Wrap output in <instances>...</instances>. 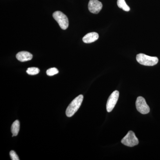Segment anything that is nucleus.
<instances>
[{
  "mask_svg": "<svg viewBox=\"0 0 160 160\" xmlns=\"http://www.w3.org/2000/svg\"><path fill=\"white\" fill-rule=\"evenodd\" d=\"M20 122L18 120H16L12 123L11 126V132L12 133V137L16 136L18 135L20 130Z\"/></svg>",
  "mask_w": 160,
  "mask_h": 160,
  "instance_id": "10",
  "label": "nucleus"
},
{
  "mask_svg": "<svg viewBox=\"0 0 160 160\" xmlns=\"http://www.w3.org/2000/svg\"><path fill=\"white\" fill-rule=\"evenodd\" d=\"M10 156L11 158V159L12 160H19L20 159L18 157V155L16 154L15 152L13 150H11L10 152Z\"/></svg>",
  "mask_w": 160,
  "mask_h": 160,
  "instance_id": "14",
  "label": "nucleus"
},
{
  "mask_svg": "<svg viewBox=\"0 0 160 160\" xmlns=\"http://www.w3.org/2000/svg\"><path fill=\"white\" fill-rule=\"evenodd\" d=\"M59 72L58 69L56 68H52L48 69L46 71V74L49 76H52L54 75L58 74Z\"/></svg>",
  "mask_w": 160,
  "mask_h": 160,
  "instance_id": "13",
  "label": "nucleus"
},
{
  "mask_svg": "<svg viewBox=\"0 0 160 160\" xmlns=\"http://www.w3.org/2000/svg\"><path fill=\"white\" fill-rule=\"evenodd\" d=\"M136 60L141 65L145 66H153L158 64V59L156 57H151L143 53H139L136 57Z\"/></svg>",
  "mask_w": 160,
  "mask_h": 160,
  "instance_id": "2",
  "label": "nucleus"
},
{
  "mask_svg": "<svg viewBox=\"0 0 160 160\" xmlns=\"http://www.w3.org/2000/svg\"><path fill=\"white\" fill-rule=\"evenodd\" d=\"M40 70L38 68L36 67H30L27 69L26 72L30 75H35L38 74Z\"/></svg>",
  "mask_w": 160,
  "mask_h": 160,
  "instance_id": "12",
  "label": "nucleus"
},
{
  "mask_svg": "<svg viewBox=\"0 0 160 160\" xmlns=\"http://www.w3.org/2000/svg\"><path fill=\"white\" fill-rule=\"evenodd\" d=\"M136 106L138 111L143 114H146L150 112V108L146 102L145 98L138 97L136 102Z\"/></svg>",
  "mask_w": 160,
  "mask_h": 160,
  "instance_id": "5",
  "label": "nucleus"
},
{
  "mask_svg": "<svg viewBox=\"0 0 160 160\" xmlns=\"http://www.w3.org/2000/svg\"><path fill=\"white\" fill-rule=\"evenodd\" d=\"M16 58L21 62L30 61L32 58V55L30 52L27 51H21L16 55Z\"/></svg>",
  "mask_w": 160,
  "mask_h": 160,
  "instance_id": "8",
  "label": "nucleus"
},
{
  "mask_svg": "<svg viewBox=\"0 0 160 160\" xmlns=\"http://www.w3.org/2000/svg\"><path fill=\"white\" fill-rule=\"evenodd\" d=\"M83 98L82 95H80L69 104L66 110V115L68 117H72L78 110L82 102Z\"/></svg>",
  "mask_w": 160,
  "mask_h": 160,
  "instance_id": "1",
  "label": "nucleus"
},
{
  "mask_svg": "<svg viewBox=\"0 0 160 160\" xmlns=\"http://www.w3.org/2000/svg\"><path fill=\"white\" fill-rule=\"evenodd\" d=\"M102 4L98 0H90L88 5L89 11L92 13L97 14L102 8Z\"/></svg>",
  "mask_w": 160,
  "mask_h": 160,
  "instance_id": "7",
  "label": "nucleus"
},
{
  "mask_svg": "<svg viewBox=\"0 0 160 160\" xmlns=\"http://www.w3.org/2000/svg\"><path fill=\"white\" fill-rule=\"evenodd\" d=\"M55 20L58 23L62 29L65 30L69 26V20L66 15L61 11H56L52 14Z\"/></svg>",
  "mask_w": 160,
  "mask_h": 160,
  "instance_id": "3",
  "label": "nucleus"
},
{
  "mask_svg": "<svg viewBox=\"0 0 160 160\" xmlns=\"http://www.w3.org/2000/svg\"><path fill=\"white\" fill-rule=\"evenodd\" d=\"M117 4L119 8L122 9L124 11L128 12L130 10V8L126 4L125 0H118Z\"/></svg>",
  "mask_w": 160,
  "mask_h": 160,
  "instance_id": "11",
  "label": "nucleus"
},
{
  "mask_svg": "<svg viewBox=\"0 0 160 160\" xmlns=\"http://www.w3.org/2000/svg\"><path fill=\"white\" fill-rule=\"evenodd\" d=\"M99 38V35L96 32H89L83 38V42L85 43H91L95 42Z\"/></svg>",
  "mask_w": 160,
  "mask_h": 160,
  "instance_id": "9",
  "label": "nucleus"
},
{
  "mask_svg": "<svg viewBox=\"0 0 160 160\" xmlns=\"http://www.w3.org/2000/svg\"><path fill=\"white\" fill-rule=\"evenodd\" d=\"M123 145L129 147H133L138 144L139 141L134 132L129 131L121 141Z\"/></svg>",
  "mask_w": 160,
  "mask_h": 160,
  "instance_id": "4",
  "label": "nucleus"
},
{
  "mask_svg": "<svg viewBox=\"0 0 160 160\" xmlns=\"http://www.w3.org/2000/svg\"><path fill=\"white\" fill-rule=\"evenodd\" d=\"M119 92L118 90H115L109 97L106 104V109L108 112L112 111L118 99Z\"/></svg>",
  "mask_w": 160,
  "mask_h": 160,
  "instance_id": "6",
  "label": "nucleus"
}]
</instances>
